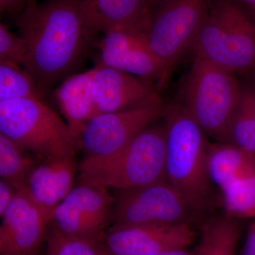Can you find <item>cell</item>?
Segmentation results:
<instances>
[{
	"label": "cell",
	"instance_id": "24",
	"mask_svg": "<svg viewBox=\"0 0 255 255\" xmlns=\"http://www.w3.org/2000/svg\"><path fill=\"white\" fill-rule=\"evenodd\" d=\"M45 255H105L100 242L70 237L48 228Z\"/></svg>",
	"mask_w": 255,
	"mask_h": 255
},
{
	"label": "cell",
	"instance_id": "13",
	"mask_svg": "<svg viewBox=\"0 0 255 255\" xmlns=\"http://www.w3.org/2000/svg\"><path fill=\"white\" fill-rule=\"evenodd\" d=\"M95 116L140 108L161 102L152 82L98 63L93 68Z\"/></svg>",
	"mask_w": 255,
	"mask_h": 255
},
{
	"label": "cell",
	"instance_id": "15",
	"mask_svg": "<svg viewBox=\"0 0 255 255\" xmlns=\"http://www.w3.org/2000/svg\"><path fill=\"white\" fill-rule=\"evenodd\" d=\"M79 164L76 156L42 160L28 177L24 191L50 221L74 187Z\"/></svg>",
	"mask_w": 255,
	"mask_h": 255
},
{
	"label": "cell",
	"instance_id": "1",
	"mask_svg": "<svg viewBox=\"0 0 255 255\" xmlns=\"http://www.w3.org/2000/svg\"><path fill=\"white\" fill-rule=\"evenodd\" d=\"M16 22L27 47L22 67L46 95L75 74L95 36L85 23L82 0L36 1Z\"/></svg>",
	"mask_w": 255,
	"mask_h": 255
},
{
	"label": "cell",
	"instance_id": "7",
	"mask_svg": "<svg viewBox=\"0 0 255 255\" xmlns=\"http://www.w3.org/2000/svg\"><path fill=\"white\" fill-rule=\"evenodd\" d=\"M213 0H164L152 11L147 31L154 53L170 73L194 46Z\"/></svg>",
	"mask_w": 255,
	"mask_h": 255
},
{
	"label": "cell",
	"instance_id": "20",
	"mask_svg": "<svg viewBox=\"0 0 255 255\" xmlns=\"http://www.w3.org/2000/svg\"><path fill=\"white\" fill-rule=\"evenodd\" d=\"M41 159L0 132V177L24 190L28 177Z\"/></svg>",
	"mask_w": 255,
	"mask_h": 255
},
{
	"label": "cell",
	"instance_id": "4",
	"mask_svg": "<svg viewBox=\"0 0 255 255\" xmlns=\"http://www.w3.org/2000/svg\"><path fill=\"white\" fill-rule=\"evenodd\" d=\"M193 48L233 73H255V23L233 0L212 1Z\"/></svg>",
	"mask_w": 255,
	"mask_h": 255
},
{
	"label": "cell",
	"instance_id": "31",
	"mask_svg": "<svg viewBox=\"0 0 255 255\" xmlns=\"http://www.w3.org/2000/svg\"><path fill=\"white\" fill-rule=\"evenodd\" d=\"M164 0H151V4H152V9H155L156 6L160 4Z\"/></svg>",
	"mask_w": 255,
	"mask_h": 255
},
{
	"label": "cell",
	"instance_id": "28",
	"mask_svg": "<svg viewBox=\"0 0 255 255\" xmlns=\"http://www.w3.org/2000/svg\"><path fill=\"white\" fill-rule=\"evenodd\" d=\"M240 255H255V221H253L248 226V232L244 247Z\"/></svg>",
	"mask_w": 255,
	"mask_h": 255
},
{
	"label": "cell",
	"instance_id": "22",
	"mask_svg": "<svg viewBox=\"0 0 255 255\" xmlns=\"http://www.w3.org/2000/svg\"><path fill=\"white\" fill-rule=\"evenodd\" d=\"M46 94L21 65L0 63V102L44 100Z\"/></svg>",
	"mask_w": 255,
	"mask_h": 255
},
{
	"label": "cell",
	"instance_id": "29",
	"mask_svg": "<svg viewBox=\"0 0 255 255\" xmlns=\"http://www.w3.org/2000/svg\"><path fill=\"white\" fill-rule=\"evenodd\" d=\"M255 23V0H233Z\"/></svg>",
	"mask_w": 255,
	"mask_h": 255
},
{
	"label": "cell",
	"instance_id": "8",
	"mask_svg": "<svg viewBox=\"0 0 255 255\" xmlns=\"http://www.w3.org/2000/svg\"><path fill=\"white\" fill-rule=\"evenodd\" d=\"M116 193L113 224L191 223L195 216L168 180Z\"/></svg>",
	"mask_w": 255,
	"mask_h": 255
},
{
	"label": "cell",
	"instance_id": "6",
	"mask_svg": "<svg viewBox=\"0 0 255 255\" xmlns=\"http://www.w3.org/2000/svg\"><path fill=\"white\" fill-rule=\"evenodd\" d=\"M241 90L236 74L195 57L185 82L184 107L206 135L225 142Z\"/></svg>",
	"mask_w": 255,
	"mask_h": 255
},
{
	"label": "cell",
	"instance_id": "19",
	"mask_svg": "<svg viewBox=\"0 0 255 255\" xmlns=\"http://www.w3.org/2000/svg\"><path fill=\"white\" fill-rule=\"evenodd\" d=\"M241 220L229 216L211 218L204 223L197 255H236L244 231Z\"/></svg>",
	"mask_w": 255,
	"mask_h": 255
},
{
	"label": "cell",
	"instance_id": "17",
	"mask_svg": "<svg viewBox=\"0 0 255 255\" xmlns=\"http://www.w3.org/2000/svg\"><path fill=\"white\" fill-rule=\"evenodd\" d=\"M93 73L92 68L83 73L73 74L60 82L53 92L78 148L84 129L95 116Z\"/></svg>",
	"mask_w": 255,
	"mask_h": 255
},
{
	"label": "cell",
	"instance_id": "26",
	"mask_svg": "<svg viewBox=\"0 0 255 255\" xmlns=\"http://www.w3.org/2000/svg\"><path fill=\"white\" fill-rule=\"evenodd\" d=\"M19 191L9 182L3 179L0 180V216L1 218L4 216L6 210L11 205Z\"/></svg>",
	"mask_w": 255,
	"mask_h": 255
},
{
	"label": "cell",
	"instance_id": "18",
	"mask_svg": "<svg viewBox=\"0 0 255 255\" xmlns=\"http://www.w3.org/2000/svg\"><path fill=\"white\" fill-rule=\"evenodd\" d=\"M207 168L213 185L223 191L236 181L255 174V152L228 142L209 143Z\"/></svg>",
	"mask_w": 255,
	"mask_h": 255
},
{
	"label": "cell",
	"instance_id": "10",
	"mask_svg": "<svg viewBox=\"0 0 255 255\" xmlns=\"http://www.w3.org/2000/svg\"><path fill=\"white\" fill-rule=\"evenodd\" d=\"M163 102L121 112L97 114L82 132L79 148L85 157L113 154L128 145L137 135L165 115Z\"/></svg>",
	"mask_w": 255,
	"mask_h": 255
},
{
	"label": "cell",
	"instance_id": "27",
	"mask_svg": "<svg viewBox=\"0 0 255 255\" xmlns=\"http://www.w3.org/2000/svg\"><path fill=\"white\" fill-rule=\"evenodd\" d=\"M36 1V0H0V11L1 14H14L16 16Z\"/></svg>",
	"mask_w": 255,
	"mask_h": 255
},
{
	"label": "cell",
	"instance_id": "16",
	"mask_svg": "<svg viewBox=\"0 0 255 255\" xmlns=\"http://www.w3.org/2000/svg\"><path fill=\"white\" fill-rule=\"evenodd\" d=\"M87 28L95 36L118 26L148 28L152 9L151 0H82Z\"/></svg>",
	"mask_w": 255,
	"mask_h": 255
},
{
	"label": "cell",
	"instance_id": "23",
	"mask_svg": "<svg viewBox=\"0 0 255 255\" xmlns=\"http://www.w3.org/2000/svg\"><path fill=\"white\" fill-rule=\"evenodd\" d=\"M222 192L226 216L255 221V174L236 181Z\"/></svg>",
	"mask_w": 255,
	"mask_h": 255
},
{
	"label": "cell",
	"instance_id": "30",
	"mask_svg": "<svg viewBox=\"0 0 255 255\" xmlns=\"http://www.w3.org/2000/svg\"><path fill=\"white\" fill-rule=\"evenodd\" d=\"M151 255H197V251H196V248L192 250L189 249V248H180V249L161 252V253Z\"/></svg>",
	"mask_w": 255,
	"mask_h": 255
},
{
	"label": "cell",
	"instance_id": "25",
	"mask_svg": "<svg viewBox=\"0 0 255 255\" xmlns=\"http://www.w3.org/2000/svg\"><path fill=\"white\" fill-rule=\"evenodd\" d=\"M26 53L27 47L22 37L13 33L4 23H0V63L22 66Z\"/></svg>",
	"mask_w": 255,
	"mask_h": 255
},
{
	"label": "cell",
	"instance_id": "9",
	"mask_svg": "<svg viewBox=\"0 0 255 255\" xmlns=\"http://www.w3.org/2000/svg\"><path fill=\"white\" fill-rule=\"evenodd\" d=\"M114 203L107 188L80 182L55 210L48 228L70 237L100 242L113 223Z\"/></svg>",
	"mask_w": 255,
	"mask_h": 255
},
{
	"label": "cell",
	"instance_id": "14",
	"mask_svg": "<svg viewBox=\"0 0 255 255\" xmlns=\"http://www.w3.org/2000/svg\"><path fill=\"white\" fill-rule=\"evenodd\" d=\"M0 227V255H39L49 221L21 190L9 206Z\"/></svg>",
	"mask_w": 255,
	"mask_h": 255
},
{
	"label": "cell",
	"instance_id": "12",
	"mask_svg": "<svg viewBox=\"0 0 255 255\" xmlns=\"http://www.w3.org/2000/svg\"><path fill=\"white\" fill-rule=\"evenodd\" d=\"M196 236L191 223L113 224L100 243L105 255H151L189 248Z\"/></svg>",
	"mask_w": 255,
	"mask_h": 255
},
{
	"label": "cell",
	"instance_id": "5",
	"mask_svg": "<svg viewBox=\"0 0 255 255\" xmlns=\"http://www.w3.org/2000/svg\"><path fill=\"white\" fill-rule=\"evenodd\" d=\"M0 132L41 160L76 156L68 124L44 100L0 102Z\"/></svg>",
	"mask_w": 255,
	"mask_h": 255
},
{
	"label": "cell",
	"instance_id": "21",
	"mask_svg": "<svg viewBox=\"0 0 255 255\" xmlns=\"http://www.w3.org/2000/svg\"><path fill=\"white\" fill-rule=\"evenodd\" d=\"M225 142L255 152V81L242 86Z\"/></svg>",
	"mask_w": 255,
	"mask_h": 255
},
{
	"label": "cell",
	"instance_id": "2",
	"mask_svg": "<svg viewBox=\"0 0 255 255\" xmlns=\"http://www.w3.org/2000/svg\"><path fill=\"white\" fill-rule=\"evenodd\" d=\"M164 117L167 180L195 216L203 214L209 207L213 187L206 134L184 105L167 107Z\"/></svg>",
	"mask_w": 255,
	"mask_h": 255
},
{
	"label": "cell",
	"instance_id": "3",
	"mask_svg": "<svg viewBox=\"0 0 255 255\" xmlns=\"http://www.w3.org/2000/svg\"><path fill=\"white\" fill-rule=\"evenodd\" d=\"M78 172L79 182L116 190L167 180L165 126H150L111 155L85 157Z\"/></svg>",
	"mask_w": 255,
	"mask_h": 255
},
{
	"label": "cell",
	"instance_id": "11",
	"mask_svg": "<svg viewBox=\"0 0 255 255\" xmlns=\"http://www.w3.org/2000/svg\"><path fill=\"white\" fill-rule=\"evenodd\" d=\"M147 28L142 26H118L104 32L99 43V63L130 74L162 87L169 76L164 64L151 48Z\"/></svg>",
	"mask_w": 255,
	"mask_h": 255
}]
</instances>
